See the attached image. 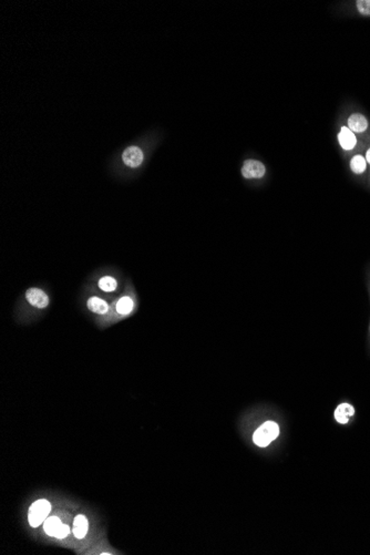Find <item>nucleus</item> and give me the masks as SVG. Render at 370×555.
<instances>
[{"mask_svg":"<svg viewBox=\"0 0 370 555\" xmlns=\"http://www.w3.org/2000/svg\"><path fill=\"white\" fill-rule=\"evenodd\" d=\"M366 161L368 163H370V149L367 151V154H366Z\"/></svg>","mask_w":370,"mask_h":555,"instance_id":"obj_17","label":"nucleus"},{"mask_svg":"<svg viewBox=\"0 0 370 555\" xmlns=\"http://www.w3.org/2000/svg\"><path fill=\"white\" fill-rule=\"evenodd\" d=\"M51 511V504L48 500L40 499L31 504L28 512V521L32 528H38L48 518Z\"/></svg>","mask_w":370,"mask_h":555,"instance_id":"obj_6","label":"nucleus"},{"mask_svg":"<svg viewBox=\"0 0 370 555\" xmlns=\"http://www.w3.org/2000/svg\"><path fill=\"white\" fill-rule=\"evenodd\" d=\"M89 531V522L84 515L79 514L73 521V534L77 539H83Z\"/></svg>","mask_w":370,"mask_h":555,"instance_id":"obj_12","label":"nucleus"},{"mask_svg":"<svg viewBox=\"0 0 370 555\" xmlns=\"http://www.w3.org/2000/svg\"><path fill=\"white\" fill-rule=\"evenodd\" d=\"M355 415V408L350 405L347 404V402H343V404H340L338 407L336 408L335 410V419L337 420V422H339L341 425H346L347 422L349 421L350 417H353Z\"/></svg>","mask_w":370,"mask_h":555,"instance_id":"obj_10","label":"nucleus"},{"mask_svg":"<svg viewBox=\"0 0 370 555\" xmlns=\"http://www.w3.org/2000/svg\"><path fill=\"white\" fill-rule=\"evenodd\" d=\"M62 525L63 523L61 522L59 518H57V516H51V518H47V520L44 522V530L49 537L56 538L57 534L59 533L60 529L62 528Z\"/></svg>","mask_w":370,"mask_h":555,"instance_id":"obj_13","label":"nucleus"},{"mask_svg":"<svg viewBox=\"0 0 370 555\" xmlns=\"http://www.w3.org/2000/svg\"><path fill=\"white\" fill-rule=\"evenodd\" d=\"M338 141L341 145V148L344 150H353L355 148L356 143H357V139L354 134V132L349 129V127L343 126L338 134Z\"/></svg>","mask_w":370,"mask_h":555,"instance_id":"obj_9","label":"nucleus"},{"mask_svg":"<svg viewBox=\"0 0 370 555\" xmlns=\"http://www.w3.org/2000/svg\"><path fill=\"white\" fill-rule=\"evenodd\" d=\"M144 161V154L139 146L131 145L122 153V162L130 169L140 168Z\"/></svg>","mask_w":370,"mask_h":555,"instance_id":"obj_7","label":"nucleus"},{"mask_svg":"<svg viewBox=\"0 0 370 555\" xmlns=\"http://www.w3.org/2000/svg\"><path fill=\"white\" fill-rule=\"evenodd\" d=\"M22 306L30 307L32 310L45 311L51 303L49 291L45 286L35 285L28 287L21 296Z\"/></svg>","mask_w":370,"mask_h":555,"instance_id":"obj_4","label":"nucleus"},{"mask_svg":"<svg viewBox=\"0 0 370 555\" xmlns=\"http://www.w3.org/2000/svg\"><path fill=\"white\" fill-rule=\"evenodd\" d=\"M348 127L353 132L362 133V132L367 130L368 121L367 119L363 115H360V113H355V115L350 116V118L348 119Z\"/></svg>","mask_w":370,"mask_h":555,"instance_id":"obj_11","label":"nucleus"},{"mask_svg":"<svg viewBox=\"0 0 370 555\" xmlns=\"http://www.w3.org/2000/svg\"><path fill=\"white\" fill-rule=\"evenodd\" d=\"M69 533H70V528H69V526H68L67 524H63V525H62V528L60 529L59 533L57 534L56 539H64V538H67L68 535H69Z\"/></svg>","mask_w":370,"mask_h":555,"instance_id":"obj_16","label":"nucleus"},{"mask_svg":"<svg viewBox=\"0 0 370 555\" xmlns=\"http://www.w3.org/2000/svg\"><path fill=\"white\" fill-rule=\"evenodd\" d=\"M137 308V294L132 279L127 277L122 293L112 301L110 318H125L133 315Z\"/></svg>","mask_w":370,"mask_h":555,"instance_id":"obj_2","label":"nucleus"},{"mask_svg":"<svg viewBox=\"0 0 370 555\" xmlns=\"http://www.w3.org/2000/svg\"><path fill=\"white\" fill-rule=\"evenodd\" d=\"M279 434V427L277 424H275L273 421H266L259 428L255 431L253 435V440L255 444H257L258 447L264 448L274 441L278 437Z\"/></svg>","mask_w":370,"mask_h":555,"instance_id":"obj_5","label":"nucleus"},{"mask_svg":"<svg viewBox=\"0 0 370 555\" xmlns=\"http://www.w3.org/2000/svg\"><path fill=\"white\" fill-rule=\"evenodd\" d=\"M82 298L84 306L89 312H91V314L98 317L110 318L112 306V303L109 302L110 298L103 296L102 294L94 291V289L87 285V284L83 285Z\"/></svg>","mask_w":370,"mask_h":555,"instance_id":"obj_3","label":"nucleus"},{"mask_svg":"<svg viewBox=\"0 0 370 555\" xmlns=\"http://www.w3.org/2000/svg\"><path fill=\"white\" fill-rule=\"evenodd\" d=\"M367 167V161L362 155H356L350 161V169L356 174H362L365 172Z\"/></svg>","mask_w":370,"mask_h":555,"instance_id":"obj_14","label":"nucleus"},{"mask_svg":"<svg viewBox=\"0 0 370 555\" xmlns=\"http://www.w3.org/2000/svg\"><path fill=\"white\" fill-rule=\"evenodd\" d=\"M126 278L121 269L112 266L98 268L89 275L85 284L94 291L110 300H115L122 293Z\"/></svg>","mask_w":370,"mask_h":555,"instance_id":"obj_1","label":"nucleus"},{"mask_svg":"<svg viewBox=\"0 0 370 555\" xmlns=\"http://www.w3.org/2000/svg\"><path fill=\"white\" fill-rule=\"evenodd\" d=\"M265 173H266L265 165L256 160L245 161L243 167H242V175L247 180L262 179Z\"/></svg>","mask_w":370,"mask_h":555,"instance_id":"obj_8","label":"nucleus"},{"mask_svg":"<svg viewBox=\"0 0 370 555\" xmlns=\"http://www.w3.org/2000/svg\"><path fill=\"white\" fill-rule=\"evenodd\" d=\"M358 11L364 16H370V0H358L357 2Z\"/></svg>","mask_w":370,"mask_h":555,"instance_id":"obj_15","label":"nucleus"}]
</instances>
